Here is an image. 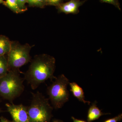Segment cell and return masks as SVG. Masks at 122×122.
I'll use <instances>...</instances> for the list:
<instances>
[{
	"label": "cell",
	"mask_w": 122,
	"mask_h": 122,
	"mask_svg": "<svg viewBox=\"0 0 122 122\" xmlns=\"http://www.w3.org/2000/svg\"><path fill=\"white\" fill-rule=\"evenodd\" d=\"M86 1V0H70L69 1L62 3L57 6L59 13H63L66 14H77L79 12V8Z\"/></svg>",
	"instance_id": "52a82bcc"
},
{
	"label": "cell",
	"mask_w": 122,
	"mask_h": 122,
	"mask_svg": "<svg viewBox=\"0 0 122 122\" xmlns=\"http://www.w3.org/2000/svg\"><path fill=\"white\" fill-rule=\"evenodd\" d=\"M26 3L30 7L44 8L46 5L45 0H26Z\"/></svg>",
	"instance_id": "4fadbf2b"
},
{
	"label": "cell",
	"mask_w": 122,
	"mask_h": 122,
	"mask_svg": "<svg viewBox=\"0 0 122 122\" xmlns=\"http://www.w3.org/2000/svg\"><path fill=\"white\" fill-rule=\"evenodd\" d=\"M28 69L24 73V79L35 90L46 81L56 78L54 73L56 60L54 57L43 54L35 55L31 60Z\"/></svg>",
	"instance_id": "6da1fadb"
},
{
	"label": "cell",
	"mask_w": 122,
	"mask_h": 122,
	"mask_svg": "<svg viewBox=\"0 0 122 122\" xmlns=\"http://www.w3.org/2000/svg\"><path fill=\"white\" fill-rule=\"evenodd\" d=\"M0 122H12V121L7 119L6 118L4 117L3 116L0 117Z\"/></svg>",
	"instance_id": "ac0fdd59"
},
{
	"label": "cell",
	"mask_w": 122,
	"mask_h": 122,
	"mask_svg": "<svg viewBox=\"0 0 122 122\" xmlns=\"http://www.w3.org/2000/svg\"><path fill=\"white\" fill-rule=\"evenodd\" d=\"M9 68L7 57L0 56V78L8 72Z\"/></svg>",
	"instance_id": "8fae6325"
},
{
	"label": "cell",
	"mask_w": 122,
	"mask_h": 122,
	"mask_svg": "<svg viewBox=\"0 0 122 122\" xmlns=\"http://www.w3.org/2000/svg\"><path fill=\"white\" fill-rule=\"evenodd\" d=\"M70 87V91L73 95L79 101L83 102L85 104L87 103L90 105V102L86 101L85 99V94L83 89L75 82H70L69 84Z\"/></svg>",
	"instance_id": "9c48e42d"
},
{
	"label": "cell",
	"mask_w": 122,
	"mask_h": 122,
	"mask_svg": "<svg viewBox=\"0 0 122 122\" xmlns=\"http://www.w3.org/2000/svg\"><path fill=\"white\" fill-rule=\"evenodd\" d=\"M7 111L12 117V122H30L27 107L22 104L6 103Z\"/></svg>",
	"instance_id": "8992f818"
},
{
	"label": "cell",
	"mask_w": 122,
	"mask_h": 122,
	"mask_svg": "<svg viewBox=\"0 0 122 122\" xmlns=\"http://www.w3.org/2000/svg\"><path fill=\"white\" fill-rule=\"evenodd\" d=\"M30 105L27 107L30 122H51L53 108L49 98L39 92L32 93Z\"/></svg>",
	"instance_id": "7a4b0ae2"
},
{
	"label": "cell",
	"mask_w": 122,
	"mask_h": 122,
	"mask_svg": "<svg viewBox=\"0 0 122 122\" xmlns=\"http://www.w3.org/2000/svg\"><path fill=\"white\" fill-rule=\"evenodd\" d=\"M72 120H73V122H88L84 121V120H81V119H78L72 116L71 117Z\"/></svg>",
	"instance_id": "d6986e66"
},
{
	"label": "cell",
	"mask_w": 122,
	"mask_h": 122,
	"mask_svg": "<svg viewBox=\"0 0 122 122\" xmlns=\"http://www.w3.org/2000/svg\"><path fill=\"white\" fill-rule=\"evenodd\" d=\"M19 8L24 12L27 10L25 6V4L26 3V0H17Z\"/></svg>",
	"instance_id": "2e32d148"
},
{
	"label": "cell",
	"mask_w": 122,
	"mask_h": 122,
	"mask_svg": "<svg viewBox=\"0 0 122 122\" xmlns=\"http://www.w3.org/2000/svg\"><path fill=\"white\" fill-rule=\"evenodd\" d=\"M2 4L6 5V2L4 1L3 0H0V4Z\"/></svg>",
	"instance_id": "44dd1931"
},
{
	"label": "cell",
	"mask_w": 122,
	"mask_h": 122,
	"mask_svg": "<svg viewBox=\"0 0 122 122\" xmlns=\"http://www.w3.org/2000/svg\"><path fill=\"white\" fill-rule=\"evenodd\" d=\"M21 72L9 70L0 78V96L12 103L20 96L25 89V79L20 76Z\"/></svg>",
	"instance_id": "3957f363"
},
{
	"label": "cell",
	"mask_w": 122,
	"mask_h": 122,
	"mask_svg": "<svg viewBox=\"0 0 122 122\" xmlns=\"http://www.w3.org/2000/svg\"><path fill=\"white\" fill-rule=\"evenodd\" d=\"M5 2L6 6L14 12L18 14L24 12L19 8L17 0H7Z\"/></svg>",
	"instance_id": "7c38bea8"
},
{
	"label": "cell",
	"mask_w": 122,
	"mask_h": 122,
	"mask_svg": "<svg viewBox=\"0 0 122 122\" xmlns=\"http://www.w3.org/2000/svg\"><path fill=\"white\" fill-rule=\"evenodd\" d=\"M1 112H2V111L0 107V113H1Z\"/></svg>",
	"instance_id": "7402d4cb"
},
{
	"label": "cell",
	"mask_w": 122,
	"mask_h": 122,
	"mask_svg": "<svg viewBox=\"0 0 122 122\" xmlns=\"http://www.w3.org/2000/svg\"><path fill=\"white\" fill-rule=\"evenodd\" d=\"M97 101L92 103L87 112V120L88 122H92L98 119L101 116L110 113H103L97 106Z\"/></svg>",
	"instance_id": "ba28073f"
},
{
	"label": "cell",
	"mask_w": 122,
	"mask_h": 122,
	"mask_svg": "<svg viewBox=\"0 0 122 122\" xmlns=\"http://www.w3.org/2000/svg\"><path fill=\"white\" fill-rule=\"evenodd\" d=\"M33 46L21 45L17 41H11V49L7 58L9 70L20 72V68L30 61V50Z\"/></svg>",
	"instance_id": "5b68a950"
},
{
	"label": "cell",
	"mask_w": 122,
	"mask_h": 122,
	"mask_svg": "<svg viewBox=\"0 0 122 122\" xmlns=\"http://www.w3.org/2000/svg\"><path fill=\"white\" fill-rule=\"evenodd\" d=\"M102 3H107L113 5L118 9L121 11L120 3L119 0H99Z\"/></svg>",
	"instance_id": "5bb4252c"
},
{
	"label": "cell",
	"mask_w": 122,
	"mask_h": 122,
	"mask_svg": "<svg viewBox=\"0 0 122 122\" xmlns=\"http://www.w3.org/2000/svg\"><path fill=\"white\" fill-rule=\"evenodd\" d=\"M46 5H50L58 6L61 3H63L64 0H45Z\"/></svg>",
	"instance_id": "9a60e30c"
},
{
	"label": "cell",
	"mask_w": 122,
	"mask_h": 122,
	"mask_svg": "<svg viewBox=\"0 0 122 122\" xmlns=\"http://www.w3.org/2000/svg\"><path fill=\"white\" fill-rule=\"evenodd\" d=\"M122 119V114H120L113 118L105 120L103 122H118Z\"/></svg>",
	"instance_id": "e0dca14e"
},
{
	"label": "cell",
	"mask_w": 122,
	"mask_h": 122,
	"mask_svg": "<svg viewBox=\"0 0 122 122\" xmlns=\"http://www.w3.org/2000/svg\"><path fill=\"white\" fill-rule=\"evenodd\" d=\"M11 41L4 35H0V56L8 54L11 49Z\"/></svg>",
	"instance_id": "30bf717a"
},
{
	"label": "cell",
	"mask_w": 122,
	"mask_h": 122,
	"mask_svg": "<svg viewBox=\"0 0 122 122\" xmlns=\"http://www.w3.org/2000/svg\"><path fill=\"white\" fill-rule=\"evenodd\" d=\"M55 81L48 86L47 92L52 106L55 109H61L69 98L68 89L69 80L64 74L56 77Z\"/></svg>",
	"instance_id": "277c9868"
},
{
	"label": "cell",
	"mask_w": 122,
	"mask_h": 122,
	"mask_svg": "<svg viewBox=\"0 0 122 122\" xmlns=\"http://www.w3.org/2000/svg\"><path fill=\"white\" fill-rule=\"evenodd\" d=\"M52 122H64L62 120H59L58 119H54L52 121Z\"/></svg>",
	"instance_id": "ffe728a7"
}]
</instances>
